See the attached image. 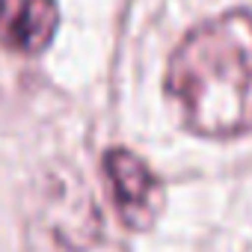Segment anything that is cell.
Returning <instances> with one entry per match:
<instances>
[{"instance_id": "6da1fadb", "label": "cell", "mask_w": 252, "mask_h": 252, "mask_svg": "<svg viewBox=\"0 0 252 252\" xmlns=\"http://www.w3.org/2000/svg\"><path fill=\"white\" fill-rule=\"evenodd\" d=\"M166 92L184 128L228 140L252 131V15L228 12L199 24L175 48Z\"/></svg>"}, {"instance_id": "7a4b0ae2", "label": "cell", "mask_w": 252, "mask_h": 252, "mask_svg": "<svg viewBox=\"0 0 252 252\" xmlns=\"http://www.w3.org/2000/svg\"><path fill=\"white\" fill-rule=\"evenodd\" d=\"M104 178L110 184L113 208L125 225L134 231L155 225L163 208V187L140 155L128 149H110L104 155Z\"/></svg>"}, {"instance_id": "3957f363", "label": "cell", "mask_w": 252, "mask_h": 252, "mask_svg": "<svg viewBox=\"0 0 252 252\" xmlns=\"http://www.w3.org/2000/svg\"><path fill=\"white\" fill-rule=\"evenodd\" d=\"M60 30L57 0H0V45L36 57L51 48Z\"/></svg>"}]
</instances>
